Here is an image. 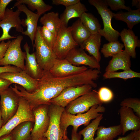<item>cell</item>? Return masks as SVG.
Masks as SVG:
<instances>
[{
    "mask_svg": "<svg viewBox=\"0 0 140 140\" xmlns=\"http://www.w3.org/2000/svg\"><path fill=\"white\" fill-rule=\"evenodd\" d=\"M100 70L88 69L80 73L64 77H56L49 71H44L38 80L36 95L43 103L49 104L50 101L58 96L65 88L70 87L89 85L95 88L97 84L94 80L99 77Z\"/></svg>",
    "mask_w": 140,
    "mask_h": 140,
    "instance_id": "1",
    "label": "cell"
},
{
    "mask_svg": "<svg viewBox=\"0 0 140 140\" xmlns=\"http://www.w3.org/2000/svg\"><path fill=\"white\" fill-rule=\"evenodd\" d=\"M105 107L102 105H95L92 106L86 112L83 114L73 115L64 110L60 118V128L63 132L67 135V129L69 125L73 127V129L77 131L78 128L83 125L87 126L89 124L91 120L94 119L100 115L99 113H104Z\"/></svg>",
    "mask_w": 140,
    "mask_h": 140,
    "instance_id": "2",
    "label": "cell"
},
{
    "mask_svg": "<svg viewBox=\"0 0 140 140\" xmlns=\"http://www.w3.org/2000/svg\"><path fill=\"white\" fill-rule=\"evenodd\" d=\"M88 1L96 8L103 20V28L100 30L98 33L109 42L118 41L120 33L112 27L111 20L113 13L108 8L105 0H89Z\"/></svg>",
    "mask_w": 140,
    "mask_h": 140,
    "instance_id": "3",
    "label": "cell"
},
{
    "mask_svg": "<svg viewBox=\"0 0 140 140\" xmlns=\"http://www.w3.org/2000/svg\"><path fill=\"white\" fill-rule=\"evenodd\" d=\"M27 121L34 122V116L28 103L20 97L16 113L2 126L0 130V137L10 133L18 125Z\"/></svg>",
    "mask_w": 140,
    "mask_h": 140,
    "instance_id": "4",
    "label": "cell"
},
{
    "mask_svg": "<svg viewBox=\"0 0 140 140\" xmlns=\"http://www.w3.org/2000/svg\"><path fill=\"white\" fill-rule=\"evenodd\" d=\"M33 48L37 61L42 69L49 71L56 59L52 50L45 43L38 26Z\"/></svg>",
    "mask_w": 140,
    "mask_h": 140,
    "instance_id": "5",
    "label": "cell"
},
{
    "mask_svg": "<svg viewBox=\"0 0 140 140\" xmlns=\"http://www.w3.org/2000/svg\"><path fill=\"white\" fill-rule=\"evenodd\" d=\"M23 39V36L19 35L11 41L4 57L0 62V66L12 65L24 70L26 53L22 51L21 47Z\"/></svg>",
    "mask_w": 140,
    "mask_h": 140,
    "instance_id": "6",
    "label": "cell"
},
{
    "mask_svg": "<svg viewBox=\"0 0 140 140\" xmlns=\"http://www.w3.org/2000/svg\"><path fill=\"white\" fill-rule=\"evenodd\" d=\"M71 27L61 26L52 50L57 59L65 58L69 52L78 45L71 34Z\"/></svg>",
    "mask_w": 140,
    "mask_h": 140,
    "instance_id": "7",
    "label": "cell"
},
{
    "mask_svg": "<svg viewBox=\"0 0 140 140\" xmlns=\"http://www.w3.org/2000/svg\"><path fill=\"white\" fill-rule=\"evenodd\" d=\"M65 108L51 104L49 106L48 114L50 122L44 137L47 140H71L60 128V120Z\"/></svg>",
    "mask_w": 140,
    "mask_h": 140,
    "instance_id": "8",
    "label": "cell"
},
{
    "mask_svg": "<svg viewBox=\"0 0 140 140\" xmlns=\"http://www.w3.org/2000/svg\"><path fill=\"white\" fill-rule=\"evenodd\" d=\"M103 103L99 98L97 92L93 90L70 102L64 110L73 115L81 114L87 111L94 105H102Z\"/></svg>",
    "mask_w": 140,
    "mask_h": 140,
    "instance_id": "9",
    "label": "cell"
},
{
    "mask_svg": "<svg viewBox=\"0 0 140 140\" xmlns=\"http://www.w3.org/2000/svg\"><path fill=\"white\" fill-rule=\"evenodd\" d=\"M0 96L1 109L4 125L16 113L20 97L10 87L1 92Z\"/></svg>",
    "mask_w": 140,
    "mask_h": 140,
    "instance_id": "10",
    "label": "cell"
},
{
    "mask_svg": "<svg viewBox=\"0 0 140 140\" xmlns=\"http://www.w3.org/2000/svg\"><path fill=\"white\" fill-rule=\"evenodd\" d=\"M49 106L40 105L32 110L34 124L31 133L32 140H37L44 137L47 131L50 122L48 114Z\"/></svg>",
    "mask_w": 140,
    "mask_h": 140,
    "instance_id": "11",
    "label": "cell"
},
{
    "mask_svg": "<svg viewBox=\"0 0 140 140\" xmlns=\"http://www.w3.org/2000/svg\"><path fill=\"white\" fill-rule=\"evenodd\" d=\"M21 12L18 9L14 11L12 8H6L3 19L0 21V27L3 31L2 34L0 37V41L16 37L10 35L9 33L12 27L15 28L18 32L22 33L24 31L22 25V19L19 17Z\"/></svg>",
    "mask_w": 140,
    "mask_h": 140,
    "instance_id": "12",
    "label": "cell"
},
{
    "mask_svg": "<svg viewBox=\"0 0 140 140\" xmlns=\"http://www.w3.org/2000/svg\"><path fill=\"white\" fill-rule=\"evenodd\" d=\"M92 88L89 85L67 87L57 96L51 100L50 104L65 108L71 102L92 91Z\"/></svg>",
    "mask_w": 140,
    "mask_h": 140,
    "instance_id": "13",
    "label": "cell"
},
{
    "mask_svg": "<svg viewBox=\"0 0 140 140\" xmlns=\"http://www.w3.org/2000/svg\"><path fill=\"white\" fill-rule=\"evenodd\" d=\"M0 78L20 85L30 93L35 92L37 89L38 80L31 78L24 71L3 73L0 74Z\"/></svg>",
    "mask_w": 140,
    "mask_h": 140,
    "instance_id": "14",
    "label": "cell"
},
{
    "mask_svg": "<svg viewBox=\"0 0 140 140\" xmlns=\"http://www.w3.org/2000/svg\"><path fill=\"white\" fill-rule=\"evenodd\" d=\"M88 69L84 66H74L65 58L56 59L49 71L54 76L61 78L78 74Z\"/></svg>",
    "mask_w": 140,
    "mask_h": 140,
    "instance_id": "15",
    "label": "cell"
},
{
    "mask_svg": "<svg viewBox=\"0 0 140 140\" xmlns=\"http://www.w3.org/2000/svg\"><path fill=\"white\" fill-rule=\"evenodd\" d=\"M65 58L74 66H87L91 68L100 70V63L93 56L88 55L84 50L81 48L76 47L72 49Z\"/></svg>",
    "mask_w": 140,
    "mask_h": 140,
    "instance_id": "16",
    "label": "cell"
},
{
    "mask_svg": "<svg viewBox=\"0 0 140 140\" xmlns=\"http://www.w3.org/2000/svg\"><path fill=\"white\" fill-rule=\"evenodd\" d=\"M17 9L24 13L26 18L22 19V26H27V29L23 31L22 34L28 36L30 38L34 47V42L37 29L38 21L40 16L30 10L24 4H20L16 6Z\"/></svg>",
    "mask_w": 140,
    "mask_h": 140,
    "instance_id": "17",
    "label": "cell"
},
{
    "mask_svg": "<svg viewBox=\"0 0 140 140\" xmlns=\"http://www.w3.org/2000/svg\"><path fill=\"white\" fill-rule=\"evenodd\" d=\"M120 124L123 135L128 131L140 129V117L136 115L131 108L121 107L119 111Z\"/></svg>",
    "mask_w": 140,
    "mask_h": 140,
    "instance_id": "18",
    "label": "cell"
},
{
    "mask_svg": "<svg viewBox=\"0 0 140 140\" xmlns=\"http://www.w3.org/2000/svg\"><path fill=\"white\" fill-rule=\"evenodd\" d=\"M23 48L26 53L24 71L31 78L38 80L41 77L44 70L38 63L34 52L30 53V47L27 42L24 44Z\"/></svg>",
    "mask_w": 140,
    "mask_h": 140,
    "instance_id": "19",
    "label": "cell"
},
{
    "mask_svg": "<svg viewBox=\"0 0 140 140\" xmlns=\"http://www.w3.org/2000/svg\"><path fill=\"white\" fill-rule=\"evenodd\" d=\"M106 67L105 72H114L119 70L131 69V57L124 50L113 56Z\"/></svg>",
    "mask_w": 140,
    "mask_h": 140,
    "instance_id": "20",
    "label": "cell"
},
{
    "mask_svg": "<svg viewBox=\"0 0 140 140\" xmlns=\"http://www.w3.org/2000/svg\"><path fill=\"white\" fill-rule=\"evenodd\" d=\"M122 41L123 43L124 50L132 58L136 57L135 49L140 47V41L132 30L124 29L120 33Z\"/></svg>",
    "mask_w": 140,
    "mask_h": 140,
    "instance_id": "21",
    "label": "cell"
},
{
    "mask_svg": "<svg viewBox=\"0 0 140 140\" xmlns=\"http://www.w3.org/2000/svg\"><path fill=\"white\" fill-rule=\"evenodd\" d=\"M102 36L99 33L91 34L80 45V48L87 51L99 63L101 59L99 50Z\"/></svg>",
    "mask_w": 140,
    "mask_h": 140,
    "instance_id": "22",
    "label": "cell"
},
{
    "mask_svg": "<svg viewBox=\"0 0 140 140\" xmlns=\"http://www.w3.org/2000/svg\"><path fill=\"white\" fill-rule=\"evenodd\" d=\"M87 11L84 4L80 2L77 3L66 7L60 17L61 26H67L69 20L75 18H80L82 14Z\"/></svg>",
    "mask_w": 140,
    "mask_h": 140,
    "instance_id": "23",
    "label": "cell"
},
{
    "mask_svg": "<svg viewBox=\"0 0 140 140\" xmlns=\"http://www.w3.org/2000/svg\"><path fill=\"white\" fill-rule=\"evenodd\" d=\"M39 21L43 26L57 36L61 26L58 12L52 11L45 13L40 18Z\"/></svg>",
    "mask_w": 140,
    "mask_h": 140,
    "instance_id": "24",
    "label": "cell"
},
{
    "mask_svg": "<svg viewBox=\"0 0 140 140\" xmlns=\"http://www.w3.org/2000/svg\"><path fill=\"white\" fill-rule=\"evenodd\" d=\"M34 123L26 121L17 126L10 132L12 140H31V133Z\"/></svg>",
    "mask_w": 140,
    "mask_h": 140,
    "instance_id": "25",
    "label": "cell"
},
{
    "mask_svg": "<svg viewBox=\"0 0 140 140\" xmlns=\"http://www.w3.org/2000/svg\"><path fill=\"white\" fill-rule=\"evenodd\" d=\"M113 15L115 19L126 23L129 29L132 30L134 26L140 22V9L125 12L113 13Z\"/></svg>",
    "mask_w": 140,
    "mask_h": 140,
    "instance_id": "26",
    "label": "cell"
},
{
    "mask_svg": "<svg viewBox=\"0 0 140 140\" xmlns=\"http://www.w3.org/2000/svg\"><path fill=\"white\" fill-rule=\"evenodd\" d=\"M96 131L97 136L95 140H113L122 132L120 124L108 127L100 126L98 127Z\"/></svg>",
    "mask_w": 140,
    "mask_h": 140,
    "instance_id": "27",
    "label": "cell"
},
{
    "mask_svg": "<svg viewBox=\"0 0 140 140\" xmlns=\"http://www.w3.org/2000/svg\"><path fill=\"white\" fill-rule=\"evenodd\" d=\"M12 8L20 4L26 5L29 9L33 12L37 10V13L40 16L50 11L53 6L46 4L43 0H17Z\"/></svg>",
    "mask_w": 140,
    "mask_h": 140,
    "instance_id": "28",
    "label": "cell"
},
{
    "mask_svg": "<svg viewBox=\"0 0 140 140\" xmlns=\"http://www.w3.org/2000/svg\"><path fill=\"white\" fill-rule=\"evenodd\" d=\"M71 27L72 37L78 45H80L91 35L79 18L73 24Z\"/></svg>",
    "mask_w": 140,
    "mask_h": 140,
    "instance_id": "29",
    "label": "cell"
},
{
    "mask_svg": "<svg viewBox=\"0 0 140 140\" xmlns=\"http://www.w3.org/2000/svg\"><path fill=\"white\" fill-rule=\"evenodd\" d=\"M80 19L91 34L98 33L101 29V26L98 20L91 13L84 12Z\"/></svg>",
    "mask_w": 140,
    "mask_h": 140,
    "instance_id": "30",
    "label": "cell"
},
{
    "mask_svg": "<svg viewBox=\"0 0 140 140\" xmlns=\"http://www.w3.org/2000/svg\"><path fill=\"white\" fill-rule=\"evenodd\" d=\"M103 118V114H101L86 127L79 131L78 133L83 136V140H95L94 135Z\"/></svg>",
    "mask_w": 140,
    "mask_h": 140,
    "instance_id": "31",
    "label": "cell"
},
{
    "mask_svg": "<svg viewBox=\"0 0 140 140\" xmlns=\"http://www.w3.org/2000/svg\"><path fill=\"white\" fill-rule=\"evenodd\" d=\"M123 44L118 41L105 44L101 48V52L105 58L113 57L123 51Z\"/></svg>",
    "mask_w": 140,
    "mask_h": 140,
    "instance_id": "32",
    "label": "cell"
},
{
    "mask_svg": "<svg viewBox=\"0 0 140 140\" xmlns=\"http://www.w3.org/2000/svg\"><path fill=\"white\" fill-rule=\"evenodd\" d=\"M103 76L105 79L118 78L126 80L134 78H140V73L130 69L120 72H105Z\"/></svg>",
    "mask_w": 140,
    "mask_h": 140,
    "instance_id": "33",
    "label": "cell"
},
{
    "mask_svg": "<svg viewBox=\"0 0 140 140\" xmlns=\"http://www.w3.org/2000/svg\"><path fill=\"white\" fill-rule=\"evenodd\" d=\"M38 27L44 41L52 50L56 40L57 36L45 26Z\"/></svg>",
    "mask_w": 140,
    "mask_h": 140,
    "instance_id": "34",
    "label": "cell"
},
{
    "mask_svg": "<svg viewBox=\"0 0 140 140\" xmlns=\"http://www.w3.org/2000/svg\"><path fill=\"white\" fill-rule=\"evenodd\" d=\"M121 107H124L131 109L140 117V100L135 98H128L124 99L120 103Z\"/></svg>",
    "mask_w": 140,
    "mask_h": 140,
    "instance_id": "35",
    "label": "cell"
},
{
    "mask_svg": "<svg viewBox=\"0 0 140 140\" xmlns=\"http://www.w3.org/2000/svg\"><path fill=\"white\" fill-rule=\"evenodd\" d=\"M105 1L107 6H109L113 10L117 11L123 9L129 11L132 10L130 7L125 5L124 0H105Z\"/></svg>",
    "mask_w": 140,
    "mask_h": 140,
    "instance_id": "36",
    "label": "cell"
},
{
    "mask_svg": "<svg viewBox=\"0 0 140 140\" xmlns=\"http://www.w3.org/2000/svg\"><path fill=\"white\" fill-rule=\"evenodd\" d=\"M97 93L100 100L103 103L110 102L114 97V94L112 91L106 87L100 88Z\"/></svg>",
    "mask_w": 140,
    "mask_h": 140,
    "instance_id": "37",
    "label": "cell"
},
{
    "mask_svg": "<svg viewBox=\"0 0 140 140\" xmlns=\"http://www.w3.org/2000/svg\"><path fill=\"white\" fill-rule=\"evenodd\" d=\"M52 4L56 5H62L67 7L80 2V0H52Z\"/></svg>",
    "mask_w": 140,
    "mask_h": 140,
    "instance_id": "38",
    "label": "cell"
},
{
    "mask_svg": "<svg viewBox=\"0 0 140 140\" xmlns=\"http://www.w3.org/2000/svg\"><path fill=\"white\" fill-rule=\"evenodd\" d=\"M20 68L14 66L10 65L5 66H0V74L6 72H16L21 71Z\"/></svg>",
    "mask_w": 140,
    "mask_h": 140,
    "instance_id": "39",
    "label": "cell"
},
{
    "mask_svg": "<svg viewBox=\"0 0 140 140\" xmlns=\"http://www.w3.org/2000/svg\"><path fill=\"white\" fill-rule=\"evenodd\" d=\"M13 0H0V21L3 19L6 12V7Z\"/></svg>",
    "mask_w": 140,
    "mask_h": 140,
    "instance_id": "40",
    "label": "cell"
},
{
    "mask_svg": "<svg viewBox=\"0 0 140 140\" xmlns=\"http://www.w3.org/2000/svg\"><path fill=\"white\" fill-rule=\"evenodd\" d=\"M11 41V40H9L5 42L3 40L0 43V62L4 57Z\"/></svg>",
    "mask_w": 140,
    "mask_h": 140,
    "instance_id": "41",
    "label": "cell"
},
{
    "mask_svg": "<svg viewBox=\"0 0 140 140\" xmlns=\"http://www.w3.org/2000/svg\"><path fill=\"white\" fill-rule=\"evenodd\" d=\"M12 84L9 81L0 78V93L9 87Z\"/></svg>",
    "mask_w": 140,
    "mask_h": 140,
    "instance_id": "42",
    "label": "cell"
},
{
    "mask_svg": "<svg viewBox=\"0 0 140 140\" xmlns=\"http://www.w3.org/2000/svg\"><path fill=\"white\" fill-rule=\"evenodd\" d=\"M134 137V132L133 131L126 136L122 137H119L116 140H133Z\"/></svg>",
    "mask_w": 140,
    "mask_h": 140,
    "instance_id": "43",
    "label": "cell"
},
{
    "mask_svg": "<svg viewBox=\"0 0 140 140\" xmlns=\"http://www.w3.org/2000/svg\"><path fill=\"white\" fill-rule=\"evenodd\" d=\"M81 135H80L77 131L73 129L71 133V140H81Z\"/></svg>",
    "mask_w": 140,
    "mask_h": 140,
    "instance_id": "44",
    "label": "cell"
},
{
    "mask_svg": "<svg viewBox=\"0 0 140 140\" xmlns=\"http://www.w3.org/2000/svg\"><path fill=\"white\" fill-rule=\"evenodd\" d=\"M12 137L10 133L8 134L3 136L0 137V140H12Z\"/></svg>",
    "mask_w": 140,
    "mask_h": 140,
    "instance_id": "45",
    "label": "cell"
},
{
    "mask_svg": "<svg viewBox=\"0 0 140 140\" xmlns=\"http://www.w3.org/2000/svg\"><path fill=\"white\" fill-rule=\"evenodd\" d=\"M134 131V137L133 140H140V129Z\"/></svg>",
    "mask_w": 140,
    "mask_h": 140,
    "instance_id": "46",
    "label": "cell"
},
{
    "mask_svg": "<svg viewBox=\"0 0 140 140\" xmlns=\"http://www.w3.org/2000/svg\"><path fill=\"white\" fill-rule=\"evenodd\" d=\"M132 4V6H135L138 9H140V0H133Z\"/></svg>",
    "mask_w": 140,
    "mask_h": 140,
    "instance_id": "47",
    "label": "cell"
},
{
    "mask_svg": "<svg viewBox=\"0 0 140 140\" xmlns=\"http://www.w3.org/2000/svg\"><path fill=\"white\" fill-rule=\"evenodd\" d=\"M3 125V122L2 118L0 104V130Z\"/></svg>",
    "mask_w": 140,
    "mask_h": 140,
    "instance_id": "48",
    "label": "cell"
},
{
    "mask_svg": "<svg viewBox=\"0 0 140 140\" xmlns=\"http://www.w3.org/2000/svg\"><path fill=\"white\" fill-rule=\"evenodd\" d=\"M47 140L46 138L45 137H43L40 139L37 140Z\"/></svg>",
    "mask_w": 140,
    "mask_h": 140,
    "instance_id": "49",
    "label": "cell"
}]
</instances>
